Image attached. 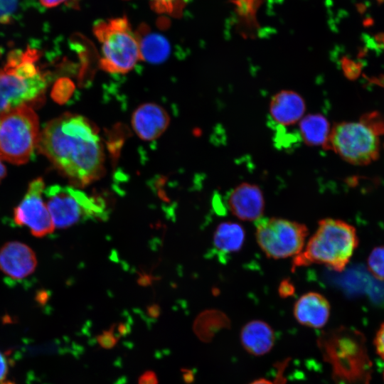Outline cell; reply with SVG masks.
<instances>
[{
    "mask_svg": "<svg viewBox=\"0 0 384 384\" xmlns=\"http://www.w3.org/2000/svg\"><path fill=\"white\" fill-rule=\"evenodd\" d=\"M37 149L75 186H87L105 173V151L97 129L80 114L65 113L48 122Z\"/></svg>",
    "mask_w": 384,
    "mask_h": 384,
    "instance_id": "cell-1",
    "label": "cell"
},
{
    "mask_svg": "<svg viewBox=\"0 0 384 384\" xmlns=\"http://www.w3.org/2000/svg\"><path fill=\"white\" fill-rule=\"evenodd\" d=\"M358 244L353 225L340 219L323 218L302 252L293 257L292 270L315 264L341 272L349 263Z\"/></svg>",
    "mask_w": 384,
    "mask_h": 384,
    "instance_id": "cell-2",
    "label": "cell"
},
{
    "mask_svg": "<svg viewBox=\"0 0 384 384\" xmlns=\"http://www.w3.org/2000/svg\"><path fill=\"white\" fill-rule=\"evenodd\" d=\"M38 53L27 49L12 51L0 68V114L39 99L47 80L36 65Z\"/></svg>",
    "mask_w": 384,
    "mask_h": 384,
    "instance_id": "cell-3",
    "label": "cell"
},
{
    "mask_svg": "<svg viewBox=\"0 0 384 384\" xmlns=\"http://www.w3.org/2000/svg\"><path fill=\"white\" fill-rule=\"evenodd\" d=\"M93 33L101 45L103 70L124 74L142 60L139 35L125 16L97 21Z\"/></svg>",
    "mask_w": 384,
    "mask_h": 384,
    "instance_id": "cell-4",
    "label": "cell"
},
{
    "mask_svg": "<svg viewBox=\"0 0 384 384\" xmlns=\"http://www.w3.org/2000/svg\"><path fill=\"white\" fill-rule=\"evenodd\" d=\"M38 116L28 105L0 114V159L14 164L26 163L39 138Z\"/></svg>",
    "mask_w": 384,
    "mask_h": 384,
    "instance_id": "cell-5",
    "label": "cell"
},
{
    "mask_svg": "<svg viewBox=\"0 0 384 384\" xmlns=\"http://www.w3.org/2000/svg\"><path fill=\"white\" fill-rule=\"evenodd\" d=\"M45 202L55 228H66L90 219H107L106 203L72 186L53 185L44 189Z\"/></svg>",
    "mask_w": 384,
    "mask_h": 384,
    "instance_id": "cell-6",
    "label": "cell"
},
{
    "mask_svg": "<svg viewBox=\"0 0 384 384\" xmlns=\"http://www.w3.org/2000/svg\"><path fill=\"white\" fill-rule=\"evenodd\" d=\"M255 223L257 245L267 257H294L304 247L309 235L306 225L276 217L261 218Z\"/></svg>",
    "mask_w": 384,
    "mask_h": 384,
    "instance_id": "cell-7",
    "label": "cell"
},
{
    "mask_svg": "<svg viewBox=\"0 0 384 384\" xmlns=\"http://www.w3.org/2000/svg\"><path fill=\"white\" fill-rule=\"evenodd\" d=\"M327 148L348 163L365 166L379 157L380 142L362 122H343L331 127Z\"/></svg>",
    "mask_w": 384,
    "mask_h": 384,
    "instance_id": "cell-8",
    "label": "cell"
},
{
    "mask_svg": "<svg viewBox=\"0 0 384 384\" xmlns=\"http://www.w3.org/2000/svg\"><path fill=\"white\" fill-rule=\"evenodd\" d=\"M45 183L41 178L33 180L21 201L14 209V220L29 228L38 238L50 234L55 229L51 215L43 199Z\"/></svg>",
    "mask_w": 384,
    "mask_h": 384,
    "instance_id": "cell-9",
    "label": "cell"
},
{
    "mask_svg": "<svg viewBox=\"0 0 384 384\" xmlns=\"http://www.w3.org/2000/svg\"><path fill=\"white\" fill-rule=\"evenodd\" d=\"M265 201L261 188L256 184L243 182L235 186L228 197V208L237 218L256 222L264 213Z\"/></svg>",
    "mask_w": 384,
    "mask_h": 384,
    "instance_id": "cell-10",
    "label": "cell"
},
{
    "mask_svg": "<svg viewBox=\"0 0 384 384\" xmlns=\"http://www.w3.org/2000/svg\"><path fill=\"white\" fill-rule=\"evenodd\" d=\"M34 251L18 241L6 242L0 249V270L14 279L31 275L37 266Z\"/></svg>",
    "mask_w": 384,
    "mask_h": 384,
    "instance_id": "cell-11",
    "label": "cell"
},
{
    "mask_svg": "<svg viewBox=\"0 0 384 384\" xmlns=\"http://www.w3.org/2000/svg\"><path fill=\"white\" fill-rule=\"evenodd\" d=\"M170 117L167 112L155 103H145L133 112L132 127L137 135L145 141L159 137L167 129Z\"/></svg>",
    "mask_w": 384,
    "mask_h": 384,
    "instance_id": "cell-12",
    "label": "cell"
},
{
    "mask_svg": "<svg viewBox=\"0 0 384 384\" xmlns=\"http://www.w3.org/2000/svg\"><path fill=\"white\" fill-rule=\"evenodd\" d=\"M331 314V305L321 294L308 292L302 294L294 303L293 315L302 326L321 329L328 322Z\"/></svg>",
    "mask_w": 384,
    "mask_h": 384,
    "instance_id": "cell-13",
    "label": "cell"
},
{
    "mask_svg": "<svg viewBox=\"0 0 384 384\" xmlns=\"http://www.w3.org/2000/svg\"><path fill=\"white\" fill-rule=\"evenodd\" d=\"M306 103L297 92L282 90L272 97L269 112L272 120L281 126L298 123L305 115Z\"/></svg>",
    "mask_w": 384,
    "mask_h": 384,
    "instance_id": "cell-14",
    "label": "cell"
},
{
    "mask_svg": "<svg viewBox=\"0 0 384 384\" xmlns=\"http://www.w3.org/2000/svg\"><path fill=\"white\" fill-rule=\"evenodd\" d=\"M240 341L243 348L250 355L262 356L268 353L275 341L272 326L262 320H252L240 330Z\"/></svg>",
    "mask_w": 384,
    "mask_h": 384,
    "instance_id": "cell-15",
    "label": "cell"
},
{
    "mask_svg": "<svg viewBox=\"0 0 384 384\" xmlns=\"http://www.w3.org/2000/svg\"><path fill=\"white\" fill-rule=\"evenodd\" d=\"M245 239V231L240 224L233 221H223L215 230L213 245L218 255H230L242 249Z\"/></svg>",
    "mask_w": 384,
    "mask_h": 384,
    "instance_id": "cell-16",
    "label": "cell"
},
{
    "mask_svg": "<svg viewBox=\"0 0 384 384\" xmlns=\"http://www.w3.org/2000/svg\"><path fill=\"white\" fill-rule=\"evenodd\" d=\"M299 123L302 140L309 146H328L331 127L325 116L319 113L304 115Z\"/></svg>",
    "mask_w": 384,
    "mask_h": 384,
    "instance_id": "cell-17",
    "label": "cell"
},
{
    "mask_svg": "<svg viewBox=\"0 0 384 384\" xmlns=\"http://www.w3.org/2000/svg\"><path fill=\"white\" fill-rule=\"evenodd\" d=\"M139 42L141 58L143 60L159 63L164 60L169 54V45L162 37L146 35L142 39L139 37Z\"/></svg>",
    "mask_w": 384,
    "mask_h": 384,
    "instance_id": "cell-18",
    "label": "cell"
},
{
    "mask_svg": "<svg viewBox=\"0 0 384 384\" xmlns=\"http://www.w3.org/2000/svg\"><path fill=\"white\" fill-rule=\"evenodd\" d=\"M225 316L218 311H206L195 320L193 331L197 336L203 341H209L213 331L218 328Z\"/></svg>",
    "mask_w": 384,
    "mask_h": 384,
    "instance_id": "cell-19",
    "label": "cell"
},
{
    "mask_svg": "<svg viewBox=\"0 0 384 384\" xmlns=\"http://www.w3.org/2000/svg\"><path fill=\"white\" fill-rule=\"evenodd\" d=\"M188 0H149L152 9L159 14L180 17Z\"/></svg>",
    "mask_w": 384,
    "mask_h": 384,
    "instance_id": "cell-20",
    "label": "cell"
},
{
    "mask_svg": "<svg viewBox=\"0 0 384 384\" xmlns=\"http://www.w3.org/2000/svg\"><path fill=\"white\" fill-rule=\"evenodd\" d=\"M369 272L377 279L384 281V245L374 247L367 260Z\"/></svg>",
    "mask_w": 384,
    "mask_h": 384,
    "instance_id": "cell-21",
    "label": "cell"
},
{
    "mask_svg": "<svg viewBox=\"0 0 384 384\" xmlns=\"http://www.w3.org/2000/svg\"><path fill=\"white\" fill-rule=\"evenodd\" d=\"M239 17L248 23H255L256 11L260 0H232Z\"/></svg>",
    "mask_w": 384,
    "mask_h": 384,
    "instance_id": "cell-22",
    "label": "cell"
},
{
    "mask_svg": "<svg viewBox=\"0 0 384 384\" xmlns=\"http://www.w3.org/2000/svg\"><path fill=\"white\" fill-rule=\"evenodd\" d=\"M361 122L367 126L376 135L384 134V117L377 112L366 114Z\"/></svg>",
    "mask_w": 384,
    "mask_h": 384,
    "instance_id": "cell-23",
    "label": "cell"
},
{
    "mask_svg": "<svg viewBox=\"0 0 384 384\" xmlns=\"http://www.w3.org/2000/svg\"><path fill=\"white\" fill-rule=\"evenodd\" d=\"M96 339L101 348L107 350L113 348L117 344L119 338L114 333V325H112L108 330H105L97 335Z\"/></svg>",
    "mask_w": 384,
    "mask_h": 384,
    "instance_id": "cell-24",
    "label": "cell"
},
{
    "mask_svg": "<svg viewBox=\"0 0 384 384\" xmlns=\"http://www.w3.org/2000/svg\"><path fill=\"white\" fill-rule=\"evenodd\" d=\"M16 5L17 0H0V23H6L11 21Z\"/></svg>",
    "mask_w": 384,
    "mask_h": 384,
    "instance_id": "cell-25",
    "label": "cell"
},
{
    "mask_svg": "<svg viewBox=\"0 0 384 384\" xmlns=\"http://www.w3.org/2000/svg\"><path fill=\"white\" fill-rule=\"evenodd\" d=\"M375 347L378 355L384 361V322L376 333Z\"/></svg>",
    "mask_w": 384,
    "mask_h": 384,
    "instance_id": "cell-26",
    "label": "cell"
},
{
    "mask_svg": "<svg viewBox=\"0 0 384 384\" xmlns=\"http://www.w3.org/2000/svg\"><path fill=\"white\" fill-rule=\"evenodd\" d=\"M343 65H346L344 70L347 73V77L355 79L359 75L361 67L358 63L346 58L343 60Z\"/></svg>",
    "mask_w": 384,
    "mask_h": 384,
    "instance_id": "cell-27",
    "label": "cell"
},
{
    "mask_svg": "<svg viewBox=\"0 0 384 384\" xmlns=\"http://www.w3.org/2000/svg\"><path fill=\"white\" fill-rule=\"evenodd\" d=\"M138 384H159L157 375L153 370L144 372L138 379Z\"/></svg>",
    "mask_w": 384,
    "mask_h": 384,
    "instance_id": "cell-28",
    "label": "cell"
},
{
    "mask_svg": "<svg viewBox=\"0 0 384 384\" xmlns=\"http://www.w3.org/2000/svg\"><path fill=\"white\" fill-rule=\"evenodd\" d=\"M294 292V287L292 283L288 280H283L279 286V294L282 297L292 296Z\"/></svg>",
    "mask_w": 384,
    "mask_h": 384,
    "instance_id": "cell-29",
    "label": "cell"
},
{
    "mask_svg": "<svg viewBox=\"0 0 384 384\" xmlns=\"http://www.w3.org/2000/svg\"><path fill=\"white\" fill-rule=\"evenodd\" d=\"M80 1V0H40L41 3L48 8L55 7L63 4L75 6Z\"/></svg>",
    "mask_w": 384,
    "mask_h": 384,
    "instance_id": "cell-30",
    "label": "cell"
},
{
    "mask_svg": "<svg viewBox=\"0 0 384 384\" xmlns=\"http://www.w3.org/2000/svg\"><path fill=\"white\" fill-rule=\"evenodd\" d=\"M9 366L6 357L0 351V383H2L8 374Z\"/></svg>",
    "mask_w": 384,
    "mask_h": 384,
    "instance_id": "cell-31",
    "label": "cell"
},
{
    "mask_svg": "<svg viewBox=\"0 0 384 384\" xmlns=\"http://www.w3.org/2000/svg\"><path fill=\"white\" fill-rule=\"evenodd\" d=\"M117 329V336L120 338L121 336H125L129 333V326L124 323H119V324H114Z\"/></svg>",
    "mask_w": 384,
    "mask_h": 384,
    "instance_id": "cell-32",
    "label": "cell"
},
{
    "mask_svg": "<svg viewBox=\"0 0 384 384\" xmlns=\"http://www.w3.org/2000/svg\"><path fill=\"white\" fill-rule=\"evenodd\" d=\"M181 370L182 373L183 381L186 384L191 383L193 381L194 378L193 372L191 370L186 368H182Z\"/></svg>",
    "mask_w": 384,
    "mask_h": 384,
    "instance_id": "cell-33",
    "label": "cell"
},
{
    "mask_svg": "<svg viewBox=\"0 0 384 384\" xmlns=\"http://www.w3.org/2000/svg\"><path fill=\"white\" fill-rule=\"evenodd\" d=\"M148 313L152 317H157L159 314V309L157 306H152L149 308Z\"/></svg>",
    "mask_w": 384,
    "mask_h": 384,
    "instance_id": "cell-34",
    "label": "cell"
},
{
    "mask_svg": "<svg viewBox=\"0 0 384 384\" xmlns=\"http://www.w3.org/2000/svg\"><path fill=\"white\" fill-rule=\"evenodd\" d=\"M249 384H274V383L270 380H267L264 378H261L256 379L252 381Z\"/></svg>",
    "mask_w": 384,
    "mask_h": 384,
    "instance_id": "cell-35",
    "label": "cell"
},
{
    "mask_svg": "<svg viewBox=\"0 0 384 384\" xmlns=\"http://www.w3.org/2000/svg\"><path fill=\"white\" fill-rule=\"evenodd\" d=\"M6 174V170L5 166L1 162V159H0V183L1 181L4 178Z\"/></svg>",
    "mask_w": 384,
    "mask_h": 384,
    "instance_id": "cell-36",
    "label": "cell"
},
{
    "mask_svg": "<svg viewBox=\"0 0 384 384\" xmlns=\"http://www.w3.org/2000/svg\"><path fill=\"white\" fill-rule=\"evenodd\" d=\"M378 1V3L379 4H383L384 3V0H376Z\"/></svg>",
    "mask_w": 384,
    "mask_h": 384,
    "instance_id": "cell-37",
    "label": "cell"
},
{
    "mask_svg": "<svg viewBox=\"0 0 384 384\" xmlns=\"http://www.w3.org/2000/svg\"><path fill=\"white\" fill-rule=\"evenodd\" d=\"M383 378H384V373H383Z\"/></svg>",
    "mask_w": 384,
    "mask_h": 384,
    "instance_id": "cell-38",
    "label": "cell"
}]
</instances>
